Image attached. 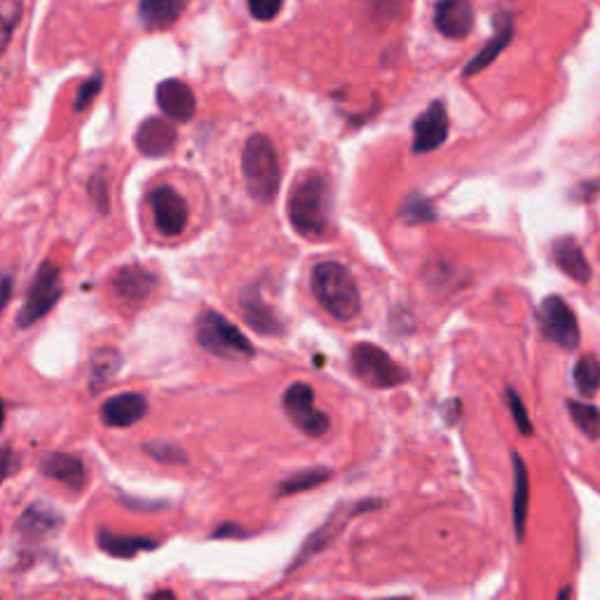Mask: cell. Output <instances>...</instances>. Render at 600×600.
Instances as JSON below:
<instances>
[{
  "instance_id": "f35d334b",
  "label": "cell",
  "mask_w": 600,
  "mask_h": 600,
  "mask_svg": "<svg viewBox=\"0 0 600 600\" xmlns=\"http://www.w3.org/2000/svg\"><path fill=\"white\" fill-rule=\"evenodd\" d=\"M3 425H5V406L3 401H0V429H3Z\"/></svg>"
},
{
  "instance_id": "8d00e7d4",
  "label": "cell",
  "mask_w": 600,
  "mask_h": 600,
  "mask_svg": "<svg viewBox=\"0 0 600 600\" xmlns=\"http://www.w3.org/2000/svg\"><path fill=\"white\" fill-rule=\"evenodd\" d=\"M12 298V279L8 275H0V312L8 308Z\"/></svg>"
},
{
  "instance_id": "44dd1931",
  "label": "cell",
  "mask_w": 600,
  "mask_h": 600,
  "mask_svg": "<svg viewBox=\"0 0 600 600\" xmlns=\"http://www.w3.org/2000/svg\"><path fill=\"white\" fill-rule=\"evenodd\" d=\"M26 12H29V0H0V61L15 47Z\"/></svg>"
},
{
  "instance_id": "3957f363",
  "label": "cell",
  "mask_w": 600,
  "mask_h": 600,
  "mask_svg": "<svg viewBox=\"0 0 600 600\" xmlns=\"http://www.w3.org/2000/svg\"><path fill=\"white\" fill-rule=\"evenodd\" d=\"M242 174L247 181L249 195L256 202L270 204L277 197L282 167L275 143L265 134H251L242 150Z\"/></svg>"
},
{
  "instance_id": "5bb4252c",
  "label": "cell",
  "mask_w": 600,
  "mask_h": 600,
  "mask_svg": "<svg viewBox=\"0 0 600 600\" xmlns=\"http://www.w3.org/2000/svg\"><path fill=\"white\" fill-rule=\"evenodd\" d=\"M158 106L165 113V118L172 122H188L193 120L197 101L190 87L183 80H165L158 85Z\"/></svg>"
},
{
  "instance_id": "8fae6325",
  "label": "cell",
  "mask_w": 600,
  "mask_h": 600,
  "mask_svg": "<svg viewBox=\"0 0 600 600\" xmlns=\"http://www.w3.org/2000/svg\"><path fill=\"white\" fill-rule=\"evenodd\" d=\"M448 111L443 101H432L413 122V153H432L448 139Z\"/></svg>"
},
{
  "instance_id": "484cf974",
  "label": "cell",
  "mask_w": 600,
  "mask_h": 600,
  "mask_svg": "<svg viewBox=\"0 0 600 600\" xmlns=\"http://www.w3.org/2000/svg\"><path fill=\"white\" fill-rule=\"evenodd\" d=\"M331 479V469H303V472L291 474L289 479H284L277 486V495H296V493H305V490H312L317 486H322L324 481Z\"/></svg>"
},
{
  "instance_id": "4316f807",
  "label": "cell",
  "mask_w": 600,
  "mask_h": 600,
  "mask_svg": "<svg viewBox=\"0 0 600 600\" xmlns=\"http://www.w3.org/2000/svg\"><path fill=\"white\" fill-rule=\"evenodd\" d=\"M572 375H575V385L582 397L591 399L600 390V361L591 357V354H586V357L577 361Z\"/></svg>"
},
{
  "instance_id": "7a4b0ae2",
  "label": "cell",
  "mask_w": 600,
  "mask_h": 600,
  "mask_svg": "<svg viewBox=\"0 0 600 600\" xmlns=\"http://www.w3.org/2000/svg\"><path fill=\"white\" fill-rule=\"evenodd\" d=\"M312 293L317 303L336 319V322H352L361 310L359 286L352 272L338 261H322L312 268L310 277Z\"/></svg>"
},
{
  "instance_id": "9c48e42d",
  "label": "cell",
  "mask_w": 600,
  "mask_h": 600,
  "mask_svg": "<svg viewBox=\"0 0 600 600\" xmlns=\"http://www.w3.org/2000/svg\"><path fill=\"white\" fill-rule=\"evenodd\" d=\"M380 507H383V500H361V502H354V504H340V507L331 514V518H326V523L322 525V528H319L315 535H310L308 540H305V544L298 551V556L293 558V563L289 565V572L298 570L300 565L308 563L312 556H317L319 551L329 547V544L338 537L340 530L345 528L350 518L361 514V511L380 509Z\"/></svg>"
},
{
  "instance_id": "7c38bea8",
  "label": "cell",
  "mask_w": 600,
  "mask_h": 600,
  "mask_svg": "<svg viewBox=\"0 0 600 600\" xmlns=\"http://www.w3.org/2000/svg\"><path fill=\"white\" fill-rule=\"evenodd\" d=\"M240 308H242L244 322H247L256 333H261V336H282L284 333L282 319L277 317L275 308H270V305L265 303L261 296V286L258 284L242 291Z\"/></svg>"
},
{
  "instance_id": "30bf717a",
  "label": "cell",
  "mask_w": 600,
  "mask_h": 600,
  "mask_svg": "<svg viewBox=\"0 0 600 600\" xmlns=\"http://www.w3.org/2000/svg\"><path fill=\"white\" fill-rule=\"evenodd\" d=\"M150 209H153L155 228L162 235L176 237L188 225V204L172 186H160L150 193Z\"/></svg>"
},
{
  "instance_id": "836d02e7",
  "label": "cell",
  "mask_w": 600,
  "mask_h": 600,
  "mask_svg": "<svg viewBox=\"0 0 600 600\" xmlns=\"http://www.w3.org/2000/svg\"><path fill=\"white\" fill-rule=\"evenodd\" d=\"M146 453L160 462H186V455L176 446H167V443H148Z\"/></svg>"
},
{
  "instance_id": "52a82bcc",
  "label": "cell",
  "mask_w": 600,
  "mask_h": 600,
  "mask_svg": "<svg viewBox=\"0 0 600 600\" xmlns=\"http://www.w3.org/2000/svg\"><path fill=\"white\" fill-rule=\"evenodd\" d=\"M284 411L300 432L308 436H324L331 429V418L315 406V390L308 383H293L282 397Z\"/></svg>"
},
{
  "instance_id": "cb8c5ba5",
  "label": "cell",
  "mask_w": 600,
  "mask_h": 600,
  "mask_svg": "<svg viewBox=\"0 0 600 600\" xmlns=\"http://www.w3.org/2000/svg\"><path fill=\"white\" fill-rule=\"evenodd\" d=\"M59 521L61 518L47 504H33L17 521V530L26 540H43L45 535H50L59 528Z\"/></svg>"
},
{
  "instance_id": "83f0119b",
  "label": "cell",
  "mask_w": 600,
  "mask_h": 600,
  "mask_svg": "<svg viewBox=\"0 0 600 600\" xmlns=\"http://www.w3.org/2000/svg\"><path fill=\"white\" fill-rule=\"evenodd\" d=\"M401 218L408 225H425L436 221V209L429 197L420 195V193H411L401 204Z\"/></svg>"
},
{
  "instance_id": "d4e9b609",
  "label": "cell",
  "mask_w": 600,
  "mask_h": 600,
  "mask_svg": "<svg viewBox=\"0 0 600 600\" xmlns=\"http://www.w3.org/2000/svg\"><path fill=\"white\" fill-rule=\"evenodd\" d=\"M99 547L115 558H134L141 551H150L158 547V542L150 537H132V535H115L111 530H99L97 535Z\"/></svg>"
},
{
  "instance_id": "4fadbf2b",
  "label": "cell",
  "mask_w": 600,
  "mask_h": 600,
  "mask_svg": "<svg viewBox=\"0 0 600 600\" xmlns=\"http://www.w3.org/2000/svg\"><path fill=\"white\" fill-rule=\"evenodd\" d=\"M434 26L450 40L467 38L474 29V8L469 0H439L434 10Z\"/></svg>"
},
{
  "instance_id": "f1b7e54d",
  "label": "cell",
  "mask_w": 600,
  "mask_h": 600,
  "mask_svg": "<svg viewBox=\"0 0 600 600\" xmlns=\"http://www.w3.org/2000/svg\"><path fill=\"white\" fill-rule=\"evenodd\" d=\"M90 373H92V387L94 390H99V387H104L108 380L115 378V373H118L120 368V354L115 350H97L92 354V364H90Z\"/></svg>"
},
{
  "instance_id": "4dcf8cb0",
  "label": "cell",
  "mask_w": 600,
  "mask_h": 600,
  "mask_svg": "<svg viewBox=\"0 0 600 600\" xmlns=\"http://www.w3.org/2000/svg\"><path fill=\"white\" fill-rule=\"evenodd\" d=\"M507 401H509V411H511V418H514L518 432H521L523 436H530L533 434V422H530L528 418V411H525L523 401L521 397H518L516 390H507Z\"/></svg>"
},
{
  "instance_id": "d6986e66",
  "label": "cell",
  "mask_w": 600,
  "mask_h": 600,
  "mask_svg": "<svg viewBox=\"0 0 600 600\" xmlns=\"http://www.w3.org/2000/svg\"><path fill=\"white\" fill-rule=\"evenodd\" d=\"M511 465H514V497H511V518H514L516 540L523 542L525 537V521H528V504H530V476L523 458L518 453H511Z\"/></svg>"
},
{
  "instance_id": "6da1fadb",
  "label": "cell",
  "mask_w": 600,
  "mask_h": 600,
  "mask_svg": "<svg viewBox=\"0 0 600 600\" xmlns=\"http://www.w3.org/2000/svg\"><path fill=\"white\" fill-rule=\"evenodd\" d=\"M289 221L298 235L319 240L329 235L331 183L322 174H308L289 195Z\"/></svg>"
},
{
  "instance_id": "1f68e13d",
  "label": "cell",
  "mask_w": 600,
  "mask_h": 600,
  "mask_svg": "<svg viewBox=\"0 0 600 600\" xmlns=\"http://www.w3.org/2000/svg\"><path fill=\"white\" fill-rule=\"evenodd\" d=\"M101 85H104V75L101 73L92 75L90 80H85V83L80 85L78 94H75V104H73L75 111H85V108L94 101V97L101 92Z\"/></svg>"
},
{
  "instance_id": "7402d4cb",
  "label": "cell",
  "mask_w": 600,
  "mask_h": 600,
  "mask_svg": "<svg viewBox=\"0 0 600 600\" xmlns=\"http://www.w3.org/2000/svg\"><path fill=\"white\" fill-rule=\"evenodd\" d=\"M43 474L47 479L64 483L71 490H83L87 481V472L83 460L68 453H54L43 462Z\"/></svg>"
},
{
  "instance_id": "2e32d148",
  "label": "cell",
  "mask_w": 600,
  "mask_h": 600,
  "mask_svg": "<svg viewBox=\"0 0 600 600\" xmlns=\"http://www.w3.org/2000/svg\"><path fill=\"white\" fill-rule=\"evenodd\" d=\"M176 146V129L169 118H148L136 132V148L146 158H165Z\"/></svg>"
},
{
  "instance_id": "ba28073f",
  "label": "cell",
  "mask_w": 600,
  "mask_h": 600,
  "mask_svg": "<svg viewBox=\"0 0 600 600\" xmlns=\"http://www.w3.org/2000/svg\"><path fill=\"white\" fill-rule=\"evenodd\" d=\"M537 324L542 336L556 343L563 350H577L579 347V324L575 312L561 296H547L537 310Z\"/></svg>"
},
{
  "instance_id": "ffe728a7",
  "label": "cell",
  "mask_w": 600,
  "mask_h": 600,
  "mask_svg": "<svg viewBox=\"0 0 600 600\" xmlns=\"http://www.w3.org/2000/svg\"><path fill=\"white\" fill-rule=\"evenodd\" d=\"M155 279L148 270L139 268V265H129V268H122L118 275L113 277V291L120 300H127V303H141L150 296L153 291Z\"/></svg>"
},
{
  "instance_id": "5b68a950",
  "label": "cell",
  "mask_w": 600,
  "mask_h": 600,
  "mask_svg": "<svg viewBox=\"0 0 600 600\" xmlns=\"http://www.w3.org/2000/svg\"><path fill=\"white\" fill-rule=\"evenodd\" d=\"M352 371L371 387H397L408 380V371L378 345L361 343L352 350Z\"/></svg>"
},
{
  "instance_id": "d590c367",
  "label": "cell",
  "mask_w": 600,
  "mask_h": 600,
  "mask_svg": "<svg viewBox=\"0 0 600 600\" xmlns=\"http://www.w3.org/2000/svg\"><path fill=\"white\" fill-rule=\"evenodd\" d=\"M17 465H19V460H17V455L12 453V448L10 446L0 448V483L8 479L12 472H15Z\"/></svg>"
},
{
  "instance_id": "e0dca14e",
  "label": "cell",
  "mask_w": 600,
  "mask_h": 600,
  "mask_svg": "<svg viewBox=\"0 0 600 600\" xmlns=\"http://www.w3.org/2000/svg\"><path fill=\"white\" fill-rule=\"evenodd\" d=\"M493 26H495L493 38H490L486 47H483V50L476 54L472 61H469L465 68V78H472V75L481 73L483 68H488L490 64H493V61L504 52V47L511 43V38H514V19H511L509 12H500V15H495Z\"/></svg>"
},
{
  "instance_id": "e575fe53",
  "label": "cell",
  "mask_w": 600,
  "mask_h": 600,
  "mask_svg": "<svg viewBox=\"0 0 600 600\" xmlns=\"http://www.w3.org/2000/svg\"><path fill=\"white\" fill-rule=\"evenodd\" d=\"M90 197L94 200V207H97L101 214H106V211H108V183L101 174L92 176Z\"/></svg>"
},
{
  "instance_id": "277c9868",
  "label": "cell",
  "mask_w": 600,
  "mask_h": 600,
  "mask_svg": "<svg viewBox=\"0 0 600 600\" xmlns=\"http://www.w3.org/2000/svg\"><path fill=\"white\" fill-rule=\"evenodd\" d=\"M195 333L202 350L214 354V357L251 359L256 354L249 338H244V333L235 324H230L223 315H218L216 310H204L197 317Z\"/></svg>"
},
{
  "instance_id": "603a6c76",
  "label": "cell",
  "mask_w": 600,
  "mask_h": 600,
  "mask_svg": "<svg viewBox=\"0 0 600 600\" xmlns=\"http://www.w3.org/2000/svg\"><path fill=\"white\" fill-rule=\"evenodd\" d=\"M183 8H186V0H141L139 17L146 29L162 31L176 24Z\"/></svg>"
},
{
  "instance_id": "9a60e30c",
  "label": "cell",
  "mask_w": 600,
  "mask_h": 600,
  "mask_svg": "<svg viewBox=\"0 0 600 600\" xmlns=\"http://www.w3.org/2000/svg\"><path fill=\"white\" fill-rule=\"evenodd\" d=\"M148 411V401L139 392H122L118 397H111L101 406V420L106 427H132L139 422Z\"/></svg>"
},
{
  "instance_id": "ac0fdd59",
  "label": "cell",
  "mask_w": 600,
  "mask_h": 600,
  "mask_svg": "<svg viewBox=\"0 0 600 600\" xmlns=\"http://www.w3.org/2000/svg\"><path fill=\"white\" fill-rule=\"evenodd\" d=\"M551 256H554L558 270H563L570 279H575L577 284H589L591 265L586 261L584 251L575 237H558V240H554Z\"/></svg>"
},
{
  "instance_id": "74e56055",
  "label": "cell",
  "mask_w": 600,
  "mask_h": 600,
  "mask_svg": "<svg viewBox=\"0 0 600 600\" xmlns=\"http://www.w3.org/2000/svg\"><path fill=\"white\" fill-rule=\"evenodd\" d=\"M230 535H244V530L235 528L233 523H228V525H223V528H218L214 533V537H230Z\"/></svg>"
},
{
  "instance_id": "8992f818",
  "label": "cell",
  "mask_w": 600,
  "mask_h": 600,
  "mask_svg": "<svg viewBox=\"0 0 600 600\" xmlns=\"http://www.w3.org/2000/svg\"><path fill=\"white\" fill-rule=\"evenodd\" d=\"M61 291H64L61 289V270L52 261H45L40 265L36 279H33L24 308L19 310L17 324L26 329V326L40 322L57 305Z\"/></svg>"
},
{
  "instance_id": "f546056e",
  "label": "cell",
  "mask_w": 600,
  "mask_h": 600,
  "mask_svg": "<svg viewBox=\"0 0 600 600\" xmlns=\"http://www.w3.org/2000/svg\"><path fill=\"white\" fill-rule=\"evenodd\" d=\"M570 418L575 420V425L589 436V439H600V411L596 406L584 404V401H568Z\"/></svg>"
},
{
  "instance_id": "d6a6232c",
  "label": "cell",
  "mask_w": 600,
  "mask_h": 600,
  "mask_svg": "<svg viewBox=\"0 0 600 600\" xmlns=\"http://www.w3.org/2000/svg\"><path fill=\"white\" fill-rule=\"evenodd\" d=\"M247 3H249L251 17L258 19V22H270V19H275L279 15L284 0H247Z\"/></svg>"
}]
</instances>
